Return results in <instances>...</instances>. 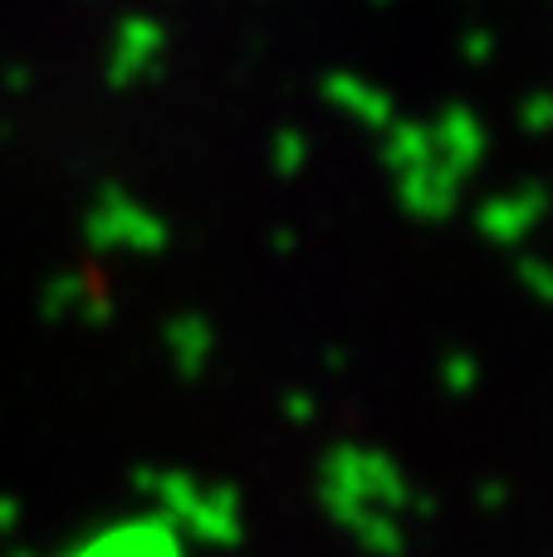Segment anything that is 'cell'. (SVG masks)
Wrapping results in <instances>:
<instances>
[{"label": "cell", "instance_id": "6da1fadb", "mask_svg": "<svg viewBox=\"0 0 553 557\" xmlns=\"http://www.w3.org/2000/svg\"><path fill=\"white\" fill-rule=\"evenodd\" d=\"M402 182H407V196H411V206H417V211L437 215V206H427V201H421V196H417V182H427V166H417V172H407V176H402ZM431 186H437L441 206H446V211H451V201H456V176H431Z\"/></svg>", "mask_w": 553, "mask_h": 557}]
</instances>
